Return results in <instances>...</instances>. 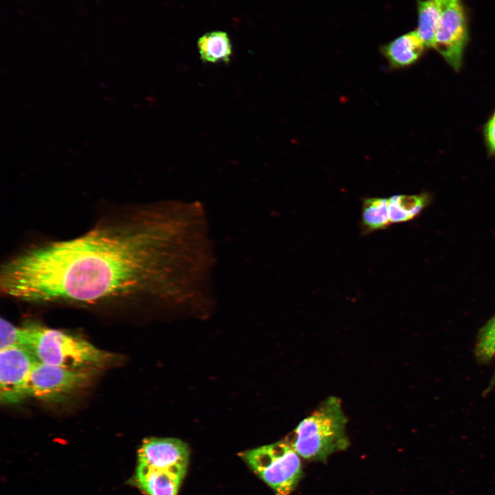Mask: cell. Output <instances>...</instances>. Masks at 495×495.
<instances>
[{"instance_id":"obj_1","label":"cell","mask_w":495,"mask_h":495,"mask_svg":"<svg viewBox=\"0 0 495 495\" xmlns=\"http://www.w3.org/2000/svg\"><path fill=\"white\" fill-rule=\"evenodd\" d=\"M124 216L83 235L27 250L1 268L0 286L31 302L96 304L126 298L150 277L153 230Z\"/></svg>"},{"instance_id":"obj_2","label":"cell","mask_w":495,"mask_h":495,"mask_svg":"<svg viewBox=\"0 0 495 495\" xmlns=\"http://www.w3.org/2000/svg\"><path fill=\"white\" fill-rule=\"evenodd\" d=\"M346 422L340 399L331 396L299 423L293 440L288 441L300 456L324 461L331 454L349 446Z\"/></svg>"},{"instance_id":"obj_3","label":"cell","mask_w":495,"mask_h":495,"mask_svg":"<svg viewBox=\"0 0 495 495\" xmlns=\"http://www.w3.org/2000/svg\"><path fill=\"white\" fill-rule=\"evenodd\" d=\"M25 347L38 362L74 369H97L113 356L89 342L60 330L39 325L26 327Z\"/></svg>"},{"instance_id":"obj_4","label":"cell","mask_w":495,"mask_h":495,"mask_svg":"<svg viewBox=\"0 0 495 495\" xmlns=\"http://www.w3.org/2000/svg\"><path fill=\"white\" fill-rule=\"evenodd\" d=\"M241 456L276 495H289L302 476L300 456L288 441L245 451Z\"/></svg>"},{"instance_id":"obj_5","label":"cell","mask_w":495,"mask_h":495,"mask_svg":"<svg viewBox=\"0 0 495 495\" xmlns=\"http://www.w3.org/2000/svg\"><path fill=\"white\" fill-rule=\"evenodd\" d=\"M96 369H74L36 362L27 386V398L54 400L85 384Z\"/></svg>"},{"instance_id":"obj_6","label":"cell","mask_w":495,"mask_h":495,"mask_svg":"<svg viewBox=\"0 0 495 495\" xmlns=\"http://www.w3.org/2000/svg\"><path fill=\"white\" fill-rule=\"evenodd\" d=\"M441 8L432 47L451 67L459 71L468 41L467 16L461 0H452Z\"/></svg>"},{"instance_id":"obj_7","label":"cell","mask_w":495,"mask_h":495,"mask_svg":"<svg viewBox=\"0 0 495 495\" xmlns=\"http://www.w3.org/2000/svg\"><path fill=\"white\" fill-rule=\"evenodd\" d=\"M37 362L25 346L0 350V398L2 403L14 404L27 398V386Z\"/></svg>"},{"instance_id":"obj_8","label":"cell","mask_w":495,"mask_h":495,"mask_svg":"<svg viewBox=\"0 0 495 495\" xmlns=\"http://www.w3.org/2000/svg\"><path fill=\"white\" fill-rule=\"evenodd\" d=\"M188 459L189 450L186 443L173 438L146 439L138 452V463L185 474Z\"/></svg>"},{"instance_id":"obj_9","label":"cell","mask_w":495,"mask_h":495,"mask_svg":"<svg viewBox=\"0 0 495 495\" xmlns=\"http://www.w3.org/2000/svg\"><path fill=\"white\" fill-rule=\"evenodd\" d=\"M185 474L138 463L135 480L148 495H177Z\"/></svg>"},{"instance_id":"obj_10","label":"cell","mask_w":495,"mask_h":495,"mask_svg":"<svg viewBox=\"0 0 495 495\" xmlns=\"http://www.w3.org/2000/svg\"><path fill=\"white\" fill-rule=\"evenodd\" d=\"M424 47L416 31H413L383 45L381 52L390 66L398 68L416 62L423 54Z\"/></svg>"},{"instance_id":"obj_11","label":"cell","mask_w":495,"mask_h":495,"mask_svg":"<svg viewBox=\"0 0 495 495\" xmlns=\"http://www.w3.org/2000/svg\"><path fill=\"white\" fill-rule=\"evenodd\" d=\"M201 60L208 63H227L232 55V45L228 34L215 30L201 36L197 41Z\"/></svg>"},{"instance_id":"obj_12","label":"cell","mask_w":495,"mask_h":495,"mask_svg":"<svg viewBox=\"0 0 495 495\" xmlns=\"http://www.w3.org/2000/svg\"><path fill=\"white\" fill-rule=\"evenodd\" d=\"M390 225L388 214V198L362 199L360 230L363 235L385 230Z\"/></svg>"},{"instance_id":"obj_13","label":"cell","mask_w":495,"mask_h":495,"mask_svg":"<svg viewBox=\"0 0 495 495\" xmlns=\"http://www.w3.org/2000/svg\"><path fill=\"white\" fill-rule=\"evenodd\" d=\"M428 203L424 194L393 195L388 198V214L390 224L406 222L417 217Z\"/></svg>"},{"instance_id":"obj_14","label":"cell","mask_w":495,"mask_h":495,"mask_svg":"<svg viewBox=\"0 0 495 495\" xmlns=\"http://www.w3.org/2000/svg\"><path fill=\"white\" fill-rule=\"evenodd\" d=\"M418 24L416 32L425 47H432L442 8L432 0H417Z\"/></svg>"},{"instance_id":"obj_15","label":"cell","mask_w":495,"mask_h":495,"mask_svg":"<svg viewBox=\"0 0 495 495\" xmlns=\"http://www.w3.org/2000/svg\"><path fill=\"white\" fill-rule=\"evenodd\" d=\"M0 329V350L15 346H25L28 338L26 327H16L1 318Z\"/></svg>"},{"instance_id":"obj_16","label":"cell","mask_w":495,"mask_h":495,"mask_svg":"<svg viewBox=\"0 0 495 495\" xmlns=\"http://www.w3.org/2000/svg\"><path fill=\"white\" fill-rule=\"evenodd\" d=\"M476 352L483 359L491 358L495 355V316L482 331L476 346Z\"/></svg>"},{"instance_id":"obj_17","label":"cell","mask_w":495,"mask_h":495,"mask_svg":"<svg viewBox=\"0 0 495 495\" xmlns=\"http://www.w3.org/2000/svg\"><path fill=\"white\" fill-rule=\"evenodd\" d=\"M485 137L490 151L495 153V113L485 126Z\"/></svg>"},{"instance_id":"obj_18","label":"cell","mask_w":495,"mask_h":495,"mask_svg":"<svg viewBox=\"0 0 495 495\" xmlns=\"http://www.w3.org/2000/svg\"><path fill=\"white\" fill-rule=\"evenodd\" d=\"M432 1H434L435 3H437V4H439L441 7H443V6L448 3L452 0H432Z\"/></svg>"}]
</instances>
